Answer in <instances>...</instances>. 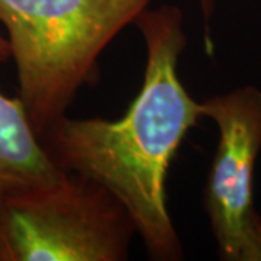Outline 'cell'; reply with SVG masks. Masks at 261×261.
<instances>
[{"instance_id": "obj_3", "label": "cell", "mask_w": 261, "mask_h": 261, "mask_svg": "<svg viewBox=\"0 0 261 261\" xmlns=\"http://www.w3.org/2000/svg\"><path fill=\"white\" fill-rule=\"evenodd\" d=\"M135 233L121 202L74 173L0 203V261H125Z\"/></svg>"}, {"instance_id": "obj_5", "label": "cell", "mask_w": 261, "mask_h": 261, "mask_svg": "<svg viewBox=\"0 0 261 261\" xmlns=\"http://www.w3.org/2000/svg\"><path fill=\"white\" fill-rule=\"evenodd\" d=\"M63 174L42 147L20 97L0 90V203L19 192L51 185Z\"/></svg>"}, {"instance_id": "obj_4", "label": "cell", "mask_w": 261, "mask_h": 261, "mask_svg": "<svg viewBox=\"0 0 261 261\" xmlns=\"http://www.w3.org/2000/svg\"><path fill=\"white\" fill-rule=\"evenodd\" d=\"M218 129L203 206L218 255L261 261V215L254 203V170L261 152V90L243 86L202 102Z\"/></svg>"}, {"instance_id": "obj_6", "label": "cell", "mask_w": 261, "mask_h": 261, "mask_svg": "<svg viewBox=\"0 0 261 261\" xmlns=\"http://www.w3.org/2000/svg\"><path fill=\"white\" fill-rule=\"evenodd\" d=\"M202 5V10H203V16H205V48L206 53L209 56H212L214 53V42L211 39V31H209V19L212 15V9H214V0H200Z\"/></svg>"}, {"instance_id": "obj_7", "label": "cell", "mask_w": 261, "mask_h": 261, "mask_svg": "<svg viewBox=\"0 0 261 261\" xmlns=\"http://www.w3.org/2000/svg\"><path fill=\"white\" fill-rule=\"evenodd\" d=\"M9 58H10L9 41L0 34V63L8 61Z\"/></svg>"}, {"instance_id": "obj_2", "label": "cell", "mask_w": 261, "mask_h": 261, "mask_svg": "<svg viewBox=\"0 0 261 261\" xmlns=\"http://www.w3.org/2000/svg\"><path fill=\"white\" fill-rule=\"evenodd\" d=\"M152 0H0L19 97L38 135L99 80V58Z\"/></svg>"}, {"instance_id": "obj_1", "label": "cell", "mask_w": 261, "mask_h": 261, "mask_svg": "<svg viewBox=\"0 0 261 261\" xmlns=\"http://www.w3.org/2000/svg\"><path fill=\"white\" fill-rule=\"evenodd\" d=\"M147 64L138 96L118 121L67 115L39 135L48 157L64 173L108 189L128 211L151 260H183V244L167 206L170 166L187 132L203 118L202 102L178 75L187 47L183 12L174 5L141 12L134 22Z\"/></svg>"}]
</instances>
